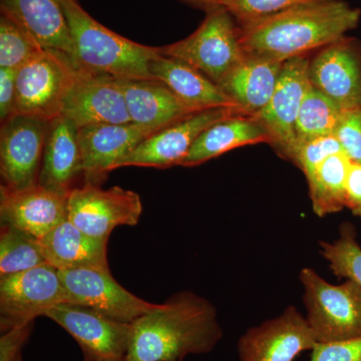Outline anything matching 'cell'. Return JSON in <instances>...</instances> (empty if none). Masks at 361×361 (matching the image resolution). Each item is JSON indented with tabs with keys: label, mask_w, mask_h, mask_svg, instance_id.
Listing matches in <instances>:
<instances>
[{
	"label": "cell",
	"mask_w": 361,
	"mask_h": 361,
	"mask_svg": "<svg viewBox=\"0 0 361 361\" xmlns=\"http://www.w3.org/2000/svg\"><path fill=\"white\" fill-rule=\"evenodd\" d=\"M82 174L78 129L61 116L49 123L39 184L61 192H70Z\"/></svg>",
	"instance_id": "7402d4cb"
},
{
	"label": "cell",
	"mask_w": 361,
	"mask_h": 361,
	"mask_svg": "<svg viewBox=\"0 0 361 361\" xmlns=\"http://www.w3.org/2000/svg\"><path fill=\"white\" fill-rule=\"evenodd\" d=\"M345 208L361 218V165L350 164L346 180Z\"/></svg>",
	"instance_id": "8d00e7d4"
},
{
	"label": "cell",
	"mask_w": 361,
	"mask_h": 361,
	"mask_svg": "<svg viewBox=\"0 0 361 361\" xmlns=\"http://www.w3.org/2000/svg\"><path fill=\"white\" fill-rule=\"evenodd\" d=\"M141 197L121 187L102 189L85 183L68 195V220L85 234L109 241L118 226H135L141 219Z\"/></svg>",
	"instance_id": "ba28073f"
},
{
	"label": "cell",
	"mask_w": 361,
	"mask_h": 361,
	"mask_svg": "<svg viewBox=\"0 0 361 361\" xmlns=\"http://www.w3.org/2000/svg\"><path fill=\"white\" fill-rule=\"evenodd\" d=\"M75 68L65 54L44 51L18 68L13 116H35L47 122L61 116Z\"/></svg>",
	"instance_id": "8992f818"
},
{
	"label": "cell",
	"mask_w": 361,
	"mask_h": 361,
	"mask_svg": "<svg viewBox=\"0 0 361 361\" xmlns=\"http://www.w3.org/2000/svg\"><path fill=\"white\" fill-rule=\"evenodd\" d=\"M317 344L310 325L295 306L251 327L237 343L239 361H294Z\"/></svg>",
	"instance_id": "5bb4252c"
},
{
	"label": "cell",
	"mask_w": 361,
	"mask_h": 361,
	"mask_svg": "<svg viewBox=\"0 0 361 361\" xmlns=\"http://www.w3.org/2000/svg\"><path fill=\"white\" fill-rule=\"evenodd\" d=\"M87 361H127V358H121V360H87Z\"/></svg>",
	"instance_id": "f35d334b"
},
{
	"label": "cell",
	"mask_w": 361,
	"mask_h": 361,
	"mask_svg": "<svg viewBox=\"0 0 361 361\" xmlns=\"http://www.w3.org/2000/svg\"><path fill=\"white\" fill-rule=\"evenodd\" d=\"M75 44V66L106 73L118 80H157L149 63L158 58V47L126 39L104 27L78 4L61 0Z\"/></svg>",
	"instance_id": "3957f363"
},
{
	"label": "cell",
	"mask_w": 361,
	"mask_h": 361,
	"mask_svg": "<svg viewBox=\"0 0 361 361\" xmlns=\"http://www.w3.org/2000/svg\"><path fill=\"white\" fill-rule=\"evenodd\" d=\"M334 135L350 163L361 165V111H343Z\"/></svg>",
	"instance_id": "d6a6232c"
},
{
	"label": "cell",
	"mask_w": 361,
	"mask_h": 361,
	"mask_svg": "<svg viewBox=\"0 0 361 361\" xmlns=\"http://www.w3.org/2000/svg\"><path fill=\"white\" fill-rule=\"evenodd\" d=\"M303 286L306 322L317 343L349 341L361 336V287L351 279L332 285L312 268L299 273Z\"/></svg>",
	"instance_id": "277c9868"
},
{
	"label": "cell",
	"mask_w": 361,
	"mask_h": 361,
	"mask_svg": "<svg viewBox=\"0 0 361 361\" xmlns=\"http://www.w3.org/2000/svg\"><path fill=\"white\" fill-rule=\"evenodd\" d=\"M201 25L190 37L175 44L158 47L161 54L179 59L218 85L246 54L240 42L239 27L225 7L206 11Z\"/></svg>",
	"instance_id": "5b68a950"
},
{
	"label": "cell",
	"mask_w": 361,
	"mask_h": 361,
	"mask_svg": "<svg viewBox=\"0 0 361 361\" xmlns=\"http://www.w3.org/2000/svg\"><path fill=\"white\" fill-rule=\"evenodd\" d=\"M149 71L155 80L167 85L176 96L196 111L239 109L219 85L179 59L160 54L149 63Z\"/></svg>",
	"instance_id": "44dd1931"
},
{
	"label": "cell",
	"mask_w": 361,
	"mask_h": 361,
	"mask_svg": "<svg viewBox=\"0 0 361 361\" xmlns=\"http://www.w3.org/2000/svg\"><path fill=\"white\" fill-rule=\"evenodd\" d=\"M324 1L329 0H221V6L225 7L239 23H244L293 7Z\"/></svg>",
	"instance_id": "1f68e13d"
},
{
	"label": "cell",
	"mask_w": 361,
	"mask_h": 361,
	"mask_svg": "<svg viewBox=\"0 0 361 361\" xmlns=\"http://www.w3.org/2000/svg\"><path fill=\"white\" fill-rule=\"evenodd\" d=\"M259 142L271 144L262 123L245 114L230 116L204 130L180 166L196 167L231 149Z\"/></svg>",
	"instance_id": "cb8c5ba5"
},
{
	"label": "cell",
	"mask_w": 361,
	"mask_h": 361,
	"mask_svg": "<svg viewBox=\"0 0 361 361\" xmlns=\"http://www.w3.org/2000/svg\"><path fill=\"white\" fill-rule=\"evenodd\" d=\"M32 323L18 325L4 331L0 338V361H14L20 355L21 348L32 331Z\"/></svg>",
	"instance_id": "e575fe53"
},
{
	"label": "cell",
	"mask_w": 361,
	"mask_h": 361,
	"mask_svg": "<svg viewBox=\"0 0 361 361\" xmlns=\"http://www.w3.org/2000/svg\"><path fill=\"white\" fill-rule=\"evenodd\" d=\"M59 271L68 303L85 306L118 322L133 323L159 305L128 291L113 277L110 267Z\"/></svg>",
	"instance_id": "30bf717a"
},
{
	"label": "cell",
	"mask_w": 361,
	"mask_h": 361,
	"mask_svg": "<svg viewBox=\"0 0 361 361\" xmlns=\"http://www.w3.org/2000/svg\"><path fill=\"white\" fill-rule=\"evenodd\" d=\"M342 114L338 104L310 85L297 116L296 139L336 134Z\"/></svg>",
	"instance_id": "83f0119b"
},
{
	"label": "cell",
	"mask_w": 361,
	"mask_h": 361,
	"mask_svg": "<svg viewBox=\"0 0 361 361\" xmlns=\"http://www.w3.org/2000/svg\"><path fill=\"white\" fill-rule=\"evenodd\" d=\"M350 161L343 153L329 157L306 179L313 212L322 218L345 208L346 180Z\"/></svg>",
	"instance_id": "484cf974"
},
{
	"label": "cell",
	"mask_w": 361,
	"mask_h": 361,
	"mask_svg": "<svg viewBox=\"0 0 361 361\" xmlns=\"http://www.w3.org/2000/svg\"><path fill=\"white\" fill-rule=\"evenodd\" d=\"M39 240L9 225L0 231V277L18 274L44 264Z\"/></svg>",
	"instance_id": "4316f807"
},
{
	"label": "cell",
	"mask_w": 361,
	"mask_h": 361,
	"mask_svg": "<svg viewBox=\"0 0 361 361\" xmlns=\"http://www.w3.org/2000/svg\"><path fill=\"white\" fill-rule=\"evenodd\" d=\"M310 65L305 56L285 61L269 103L251 116L264 126L270 135L271 146L286 160L296 141L297 116L311 85Z\"/></svg>",
	"instance_id": "9a60e30c"
},
{
	"label": "cell",
	"mask_w": 361,
	"mask_h": 361,
	"mask_svg": "<svg viewBox=\"0 0 361 361\" xmlns=\"http://www.w3.org/2000/svg\"><path fill=\"white\" fill-rule=\"evenodd\" d=\"M310 361H361V336L349 341L317 343Z\"/></svg>",
	"instance_id": "836d02e7"
},
{
	"label": "cell",
	"mask_w": 361,
	"mask_h": 361,
	"mask_svg": "<svg viewBox=\"0 0 361 361\" xmlns=\"http://www.w3.org/2000/svg\"><path fill=\"white\" fill-rule=\"evenodd\" d=\"M310 84L343 111H361V42L342 37L310 61Z\"/></svg>",
	"instance_id": "2e32d148"
},
{
	"label": "cell",
	"mask_w": 361,
	"mask_h": 361,
	"mask_svg": "<svg viewBox=\"0 0 361 361\" xmlns=\"http://www.w3.org/2000/svg\"><path fill=\"white\" fill-rule=\"evenodd\" d=\"M75 338L87 360L127 357L132 323L118 322L78 304L63 303L44 314Z\"/></svg>",
	"instance_id": "4fadbf2b"
},
{
	"label": "cell",
	"mask_w": 361,
	"mask_h": 361,
	"mask_svg": "<svg viewBox=\"0 0 361 361\" xmlns=\"http://www.w3.org/2000/svg\"><path fill=\"white\" fill-rule=\"evenodd\" d=\"M283 63L246 56L219 87L246 115H255L269 103Z\"/></svg>",
	"instance_id": "603a6c76"
},
{
	"label": "cell",
	"mask_w": 361,
	"mask_h": 361,
	"mask_svg": "<svg viewBox=\"0 0 361 361\" xmlns=\"http://www.w3.org/2000/svg\"><path fill=\"white\" fill-rule=\"evenodd\" d=\"M68 303L59 269L44 263L18 274L0 277V325L6 331L27 324L47 311Z\"/></svg>",
	"instance_id": "52a82bcc"
},
{
	"label": "cell",
	"mask_w": 361,
	"mask_h": 361,
	"mask_svg": "<svg viewBox=\"0 0 361 361\" xmlns=\"http://www.w3.org/2000/svg\"><path fill=\"white\" fill-rule=\"evenodd\" d=\"M45 49L6 14L0 16V68L18 70Z\"/></svg>",
	"instance_id": "f546056e"
},
{
	"label": "cell",
	"mask_w": 361,
	"mask_h": 361,
	"mask_svg": "<svg viewBox=\"0 0 361 361\" xmlns=\"http://www.w3.org/2000/svg\"><path fill=\"white\" fill-rule=\"evenodd\" d=\"M68 195L70 192L58 191L39 183L16 191L1 188V224L11 226L35 238H44L68 219Z\"/></svg>",
	"instance_id": "e0dca14e"
},
{
	"label": "cell",
	"mask_w": 361,
	"mask_h": 361,
	"mask_svg": "<svg viewBox=\"0 0 361 361\" xmlns=\"http://www.w3.org/2000/svg\"><path fill=\"white\" fill-rule=\"evenodd\" d=\"M183 1H186L199 8H203L206 11L221 6V0H183Z\"/></svg>",
	"instance_id": "74e56055"
},
{
	"label": "cell",
	"mask_w": 361,
	"mask_h": 361,
	"mask_svg": "<svg viewBox=\"0 0 361 361\" xmlns=\"http://www.w3.org/2000/svg\"><path fill=\"white\" fill-rule=\"evenodd\" d=\"M223 338L217 310L194 292L182 291L132 323L127 361H183L206 355Z\"/></svg>",
	"instance_id": "7a4b0ae2"
},
{
	"label": "cell",
	"mask_w": 361,
	"mask_h": 361,
	"mask_svg": "<svg viewBox=\"0 0 361 361\" xmlns=\"http://www.w3.org/2000/svg\"><path fill=\"white\" fill-rule=\"evenodd\" d=\"M1 13L45 51L61 52L75 66V44L61 0H1Z\"/></svg>",
	"instance_id": "d6986e66"
},
{
	"label": "cell",
	"mask_w": 361,
	"mask_h": 361,
	"mask_svg": "<svg viewBox=\"0 0 361 361\" xmlns=\"http://www.w3.org/2000/svg\"><path fill=\"white\" fill-rule=\"evenodd\" d=\"M360 18L341 0L305 4L240 23V42L246 56L285 63L342 39Z\"/></svg>",
	"instance_id": "6da1fadb"
},
{
	"label": "cell",
	"mask_w": 361,
	"mask_h": 361,
	"mask_svg": "<svg viewBox=\"0 0 361 361\" xmlns=\"http://www.w3.org/2000/svg\"><path fill=\"white\" fill-rule=\"evenodd\" d=\"M240 114L245 113L235 108H214L195 113L149 135L118 161L116 169H168L180 166L204 130L214 123Z\"/></svg>",
	"instance_id": "8fae6325"
},
{
	"label": "cell",
	"mask_w": 361,
	"mask_h": 361,
	"mask_svg": "<svg viewBox=\"0 0 361 361\" xmlns=\"http://www.w3.org/2000/svg\"><path fill=\"white\" fill-rule=\"evenodd\" d=\"M155 130L129 123H101L78 128L85 183L101 184L116 164Z\"/></svg>",
	"instance_id": "ac0fdd59"
},
{
	"label": "cell",
	"mask_w": 361,
	"mask_h": 361,
	"mask_svg": "<svg viewBox=\"0 0 361 361\" xmlns=\"http://www.w3.org/2000/svg\"><path fill=\"white\" fill-rule=\"evenodd\" d=\"M343 153L334 135L297 137L287 160L293 161L307 178L329 157Z\"/></svg>",
	"instance_id": "4dcf8cb0"
},
{
	"label": "cell",
	"mask_w": 361,
	"mask_h": 361,
	"mask_svg": "<svg viewBox=\"0 0 361 361\" xmlns=\"http://www.w3.org/2000/svg\"><path fill=\"white\" fill-rule=\"evenodd\" d=\"M130 122L158 132L198 113L159 80H120Z\"/></svg>",
	"instance_id": "ffe728a7"
},
{
	"label": "cell",
	"mask_w": 361,
	"mask_h": 361,
	"mask_svg": "<svg viewBox=\"0 0 361 361\" xmlns=\"http://www.w3.org/2000/svg\"><path fill=\"white\" fill-rule=\"evenodd\" d=\"M61 116L75 127L129 123L130 118L120 80L75 66Z\"/></svg>",
	"instance_id": "7c38bea8"
},
{
	"label": "cell",
	"mask_w": 361,
	"mask_h": 361,
	"mask_svg": "<svg viewBox=\"0 0 361 361\" xmlns=\"http://www.w3.org/2000/svg\"><path fill=\"white\" fill-rule=\"evenodd\" d=\"M49 123L35 116L14 115L1 123V188L16 191L39 183Z\"/></svg>",
	"instance_id": "9c48e42d"
},
{
	"label": "cell",
	"mask_w": 361,
	"mask_h": 361,
	"mask_svg": "<svg viewBox=\"0 0 361 361\" xmlns=\"http://www.w3.org/2000/svg\"><path fill=\"white\" fill-rule=\"evenodd\" d=\"M319 247L320 254L336 276L353 280L361 287V247L353 224H341L338 238L334 242H319Z\"/></svg>",
	"instance_id": "f1b7e54d"
},
{
	"label": "cell",
	"mask_w": 361,
	"mask_h": 361,
	"mask_svg": "<svg viewBox=\"0 0 361 361\" xmlns=\"http://www.w3.org/2000/svg\"><path fill=\"white\" fill-rule=\"evenodd\" d=\"M18 70L0 68V120L1 123L14 114Z\"/></svg>",
	"instance_id": "d590c367"
},
{
	"label": "cell",
	"mask_w": 361,
	"mask_h": 361,
	"mask_svg": "<svg viewBox=\"0 0 361 361\" xmlns=\"http://www.w3.org/2000/svg\"><path fill=\"white\" fill-rule=\"evenodd\" d=\"M108 242L85 234L68 219L39 240L47 262L59 270L110 267Z\"/></svg>",
	"instance_id": "d4e9b609"
},
{
	"label": "cell",
	"mask_w": 361,
	"mask_h": 361,
	"mask_svg": "<svg viewBox=\"0 0 361 361\" xmlns=\"http://www.w3.org/2000/svg\"><path fill=\"white\" fill-rule=\"evenodd\" d=\"M14 361H23V360H21V355L18 356V357Z\"/></svg>",
	"instance_id": "ab89813d"
}]
</instances>
